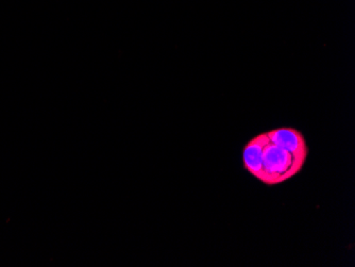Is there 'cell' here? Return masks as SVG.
Instances as JSON below:
<instances>
[{
	"label": "cell",
	"mask_w": 355,
	"mask_h": 267,
	"mask_svg": "<svg viewBox=\"0 0 355 267\" xmlns=\"http://www.w3.org/2000/svg\"><path fill=\"white\" fill-rule=\"evenodd\" d=\"M305 161L273 144L269 139L263 149V175L261 182L277 185L296 176Z\"/></svg>",
	"instance_id": "obj_1"
},
{
	"label": "cell",
	"mask_w": 355,
	"mask_h": 267,
	"mask_svg": "<svg viewBox=\"0 0 355 267\" xmlns=\"http://www.w3.org/2000/svg\"><path fill=\"white\" fill-rule=\"evenodd\" d=\"M267 135L273 144L286 149L287 151L303 160L308 159V144L305 141L304 135L297 129L278 128L268 131Z\"/></svg>",
	"instance_id": "obj_2"
},
{
	"label": "cell",
	"mask_w": 355,
	"mask_h": 267,
	"mask_svg": "<svg viewBox=\"0 0 355 267\" xmlns=\"http://www.w3.org/2000/svg\"><path fill=\"white\" fill-rule=\"evenodd\" d=\"M268 141L267 132L261 133L253 137L243 151L245 169L259 181H261L263 175V149Z\"/></svg>",
	"instance_id": "obj_3"
}]
</instances>
